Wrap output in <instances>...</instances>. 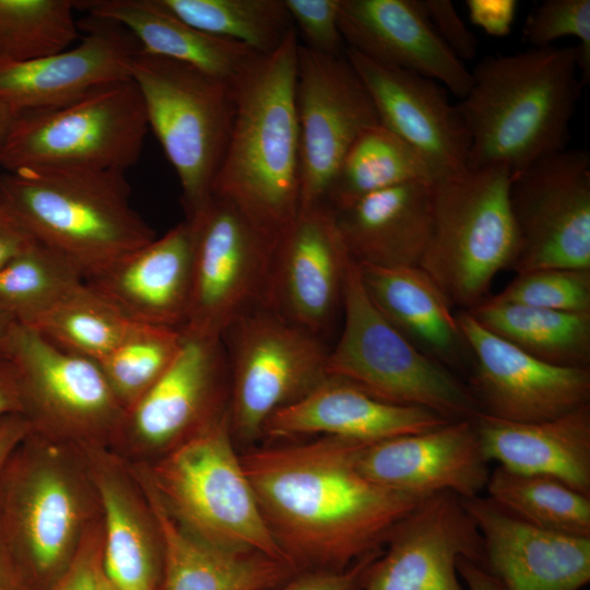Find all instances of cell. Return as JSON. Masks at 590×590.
I'll use <instances>...</instances> for the list:
<instances>
[{"label": "cell", "mask_w": 590, "mask_h": 590, "mask_svg": "<svg viewBox=\"0 0 590 590\" xmlns=\"http://www.w3.org/2000/svg\"><path fill=\"white\" fill-rule=\"evenodd\" d=\"M299 44L293 27L235 81L234 125L212 187L213 196L233 202L278 239L300 212Z\"/></svg>", "instance_id": "cell-3"}, {"label": "cell", "mask_w": 590, "mask_h": 590, "mask_svg": "<svg viewBox=\"0 0 590 590\" xmlns=\"http://www.w3.org/2000/svg\"><path fill=\"white\" fill-rule=\"evenodd\" d=\"M448 422L429 410L388 403L349 381L327 377L300 399L275 411L262 435L275 439L321 435L373 444Z\"/></svg>", "instance_id": "cell-27"}, {"label": "cell", "mask_w": 590, "mask_h": 590, "mask_svg": "<svg viewBox=\"0 0 590 590\" xmlns=\"http://www.w3.org/2000/svg\"><path fill=\"white\" fill-rule=\"evenodd\" d=\"M0 200L86 280L156 238L133 209L125 172L33 166L0 176Z\"/></svg>", "instance_id": "cell-4"}, {"label": "cell", "mask_w": 590, "mask_h": 590, "mask_svg": "<svg viewBox=\"0 0 590 590\" xmlns=\"http://www.w3.org/2000/svg\"><path fill=\"white\" fill-rule=\"evenodd\" d=\"M510 170L489 165L433 180L430 228L418 267L451 306L471 310L495 275L511 269L519 238L511 212Z\"/></svg>", "instance_id": "cell-7"}, {"label": "cell", "mask_w": 590, "mask_h": 590, "mask_svg": "<svg viewBox=\"0 0 590 590\" xmlns=\"http://www.w3.org/2000/svg\"><path fill=\"white\" fill-rule=\"evenodd\" d=\"M457 318L474 361L469 389L482 413L532 423L590 403V367L546 363L493 333L468 310Z\"/></svg>", "instance_id": "cell-17"}, {"label": "cell", "mask_w": 590, "mask_h": 590, "mask_svg": "<svg viewBox=\"0 0 590 590\" xmlns=\"http://www.w3.org/2000/svg\"><path fill=\"white\" fill-rule=\"evenodd\" d=\"M523 37L532 47H547L563 37L579 39L578 68L582 85L590 80V0H546L527 16Z\"/></svg>", "instance_id": "cell-42"}, {"label": "cell", "mask_w": 590, "mask_h": 590, "mask_svg": "<svg viewBox=\"0 0 590 590\" xmlns=\"http://www.w3.org/2000/svg\"><path fill=\"white\" fill-rule=\"evenodd\" d=\"M473 420L365 445L361 471L388 488L428 497L450 492L461 499L481 496L491 471Z\"/></svg>", "instance_id": "cell-22"}, {"label": "cell", "mask_w": 590, "mask_h": 590, "mask_svg": "<svg viewBox=\"0 0 590 590\" xmlns=\"http://www.w3.org/2000/svg\"><path fill=\"white\" fill-rule=\"evenodd\" d=\"M194 224L185 219L84 282L133 323L181 329L192 282Z\"/></svg>", "instance_id": "cell-26"}, {"label": "cell", "mask_w": 590, "mask_h": 590, "mask_svg": "<svg viewBox=\"0 0 590 590\" xmlns=\"http://www.w3.org/2000/svg\"><path fill=\"white\" fill-rule=\"evenodd\" d=\"M95 590H119L104 574L103 569L98 576Z\"/></svg>", "instance_id": "cell-55"}, {"label": "cell", "mask_w": 590, "mask_h": 590, "mask_svg": "<svg viewBox=\"0 0 590 590\" xmlns=\"http://www.w3.org/2000/svg\"><path fill=\"white\" fill-rule=\"evenodd\" d=\"M31 432V424L23 415H9L0 420V473L13 450Z\"/></svg>", "instance_id": "cell-51"}, {"label": "cell", "mask_w": 590, "mask_h": 590, "mask_svg": "<svg viewBox=\"0 0 590 590\" xmlns=\"http://www.w3.org/2000/svg\"><path fill=\"white\" fill-rule=\"evenodd\" d=\"M137 324L83 281L31 328L57 346L96 362Z\"/></svg>", "instance_id": "cell-38"}, {"label": "cell", "mask_w": 590, "mask_h": 590, "mask_svg": "<svg viewBox=\"0 0 590 590\" xmlns=\"http://www.w3.org/2000/svg\"><path fill=\"white\" fill-rule=\"evenodd\" d=\"M473 421L489 462L553 477L590 496V403L542 422H508L482 412Z\"/></svg>", "instance_id": "cell-29"}, {"label": "cell", "mask_w": 590, "mask_h": 590, "mask_svg": "<svg viewBox=\"0 0 590 590\" xmlns=\"http://www.w3.org/2000/svg\"><path fill=\"white\" fill-rule=\"evenodd\" d=\"M188 24L241 43L260 55L275 50L294 27L284 0H157Z\"/></svg>", "instance_id": "cell-37"}, {"label": "cell", "mask_w": 590, "mask_h": 590, "mask_svg": "<svg viewBox=\"0 0 590 590\" xmlns=\"http://www.w3.org/2000/svg\"><path fill=\"white\" fill-rule=\"evenodd\" d=\"M0 590H40L0 531Z\"/></svg>", "instance_id": "cell-49"}, {"label": "cell", "mask_w": 590, "mask_h": 590, "mask_svg": "<svg viewBox=\"0 0 590 590\" xmlns=\"http://www.w3.org/2000/svg\"><path fill=\"white\" fill-rule=\"evenodd\" d=\"M485 491L494 504L527 523L590 538V496L558 480L497 467L491 472Z\"/></svg>", "instance_id": "cell-35"}, {"label": "cell", "mask_w": 590, "mask_h": 590, "mask_svg": "<svg viewBox=\"0 0 590 590\" xmlns=\"http://www.w3.org/2000/svg\"><path fill=\"white\" fill-rule=\"evenodd\" d=\"M365 445L321 436L240 455L267 526L297 571H340L382 551L425 498L368 479L358 467Z\"/></svg>", "instance_id": "cell-1"}, {"label": "cell", "mask_w": 590, "mask_h": 590, "mask_svg": "<svg viewBox=\"0 0 590 590\" xmlns=\"http://www.w3.org/2000/svg\"><path fill=\"white\" fill-rule=\"evenodd\" d=\"M339 26L346 45L375 61L441 84L459 99L471 71L444 44L420 0H341Z\"/></svg>", "instance_id": "cell-24"}, {"label": "cell", "mask_w": 590, "mask_h": 590, "mask_svg": "<svg viewBox=\"0 0 590 590\" xmlns=\"http://www.w3.org/2000/svg\"><path fill=\"white\" fill-rule=\"evenodd\" d=\"M32 432L84 446L111 448L125 409L91 358L63 350L15 323L8 343Z\"/></svg>", "instance_id": "cell-12"}, {"label": "cell", "mask_w": 590, "mask_h": 590, "mask_svg": "<svg viewBox=\"0 0 590 590\" xmlns=\"http://www.w3.org/2000/svg\"><path fill=\"white\" fill-rule=\"evenodd\" d=\"M341 314L342 329L327 357L328 377L388 403L429 410L449 422L474 420L481 412L469 387L379 311L354 260L346 272Z\"/></svg>", "instance_id": "cell-8"}, {"label": "cell", "mask_w": 590, "mask_h": 590, "mask_svg": "<svg viewBox=\"0 0 590 590\" xmlns=\"http://www.w3.org/2000/svg\"><path fill=\"white\" fill-rule=\"evenodd\" d=\"M352 260L333 210H302L275 244L263 305L326 340L342 312Z\"/></svg>", "instance_id": "cell-18"}, {"label": "cell", "mask_w": 590, "mask_h": 590, "mask_svg": "<svg viewBox=\"0 0 590 590\" xmlns=\"http://www.w3.org/2000/svg\"><path fill=\"white\" fill-rule=\"evenodd\" d=\"M36 239L0 200V268Z\"/></svg>", "instance_id": "cell-48"}, {"label": "cell", "mask_w": 590, "mask_h": 590, "mask_svg": "<svg viewBox=\"0 0 590 590\" xmlns=\"http://www.w3.org/2000/svg\"><path fill=\"white\" fill-rule=\"evenodd\" d=\"M154 515L162 544L160 590H267L299 573L255 552L214 545L180 524L165 508L143 469L130 463Z\"/></svg>", "instance_id": "cell-28"}, {"label": "cell", "mask_w": 590, "mask_h": 590, "mask_svg": "<svg viewBox=\"0 0 590 590\" xmlns=\"http://www.w3.org/2000/svg\"><path fill=\"white\" fill-rule=\"evenodd\" d=\"M229 366V424L234 439L250 442L268 418L328 376L326 340L261 304L222 334Z\"/></svg>", "instance_id": "cell-11"}, {"label": "cell", "mask_w": 590, "mask_h": 590, "mask_svg": "<svg viewBox=\"0 0 590 590\" xmlns=\"http://www.w3.org/2000/svg\"><path fill=\"white\" fill-rule=\"evenodd\" d=\"M487 297L498 303L590 312V270L541 269L520 273L502 292Z\"/></svg>", "instance_id": "cell-41"}, {"label": "cell", "mask_w": 590, "mask_h": 590, "mask_svg": "<svg viewBox=\"0 0 590 590\" xmlns=\"http://www.w3.org/2000/svg\"><path fill=\"white\" fill-rule=\"evenodd\" d=\"M345 57L367 90L379 123L408 143L435 179L468 169L470 137L457 104L441 84L351 48L345 49Z\"/></svg>", "instance_id": "cell-20"}, {"label": "cell", "mask_w": 590, "mask_h": 590, "mask_svg": "<svg viewBox=\"0 0 590 590\" xmlns=\"http://www.w3.org/2000/svg\"><path fill=\"white\" fill-rule=\"evenodd\" d=\"M68 49L23 62L0 61V99L15 111L61 107L130 79L139 44L120 24L88 16Z\"/></svg>", "instance_id": "cell-21"}, {"label": "cell", "mask_w": 590, "mask_h": 590, "mask_svg": "<svg viewBox=\"0 0 590 590\" xmlns=\"http://www.w3.org/2000/svg\"><path fill=\"white\" fill-rule=\"evenodd\" d=\"M16 322L0 308V359L8 358V343Z\"/></svg>", "instance_id": "cell-54"}, {"label": "cell", "mask_w": 590, "mask_h": 590, "mask_svg": "<svg viewBox=\"0 0 590 590\" xmlns=\"http://www.w3.org/2000/svg\"><path fill=\"white\" fill-rule=\"evenodd\" d=\"M17 111L0 99V161L9 142Z\"/></svg>", "instance_id": "cell-53"}, {"label": "cell", "mask_w": 590, "mask_h": 590, "mask_svg": "<svg viewBox=\"0 0 590 590\" xmlns=\"http://www.w3.org/2000/svg\"><path fill=\"white\" fill-rule=\"evenodd\" d=\"M483 327L550 364L589 367L590 312H566L485 298L468 310Z\"/></svg>", "instance_id": "cell-33"}, {"label": "cell", "mask_w": 590, "mask_h": 590, "mask_svg": "<svg viewBox=\"0 0 590 590\" xmlns=\"http://www.w3.org/2000/svg\"><path fill=\"white\" fill-rule=\"evenodd\" d=\"M181 341V329L137 324L115 349L96 361L125 410L164 374Z\"/></svg>", "instance_id": "cell-40"}, {"label": "cell", "mask_w": 590, "mask_h": 590, "mask_svg": "<svg viewBox=\"0 0 590 590\" xmlns=\"http://www.w3.org/2000/svg\"><path fill=\"white\" fill-rule=\"evenodd\" d=\"M517 7L515 0L467 1L472 23L493 36H505L509 33Z\"/></svg>", "instance_id": "cell-47"}, {"label": "cell", "mask_w": 590, "mask_h": 590, "mask_svg": "<svg viewBox=\"0 0 590 590\" xmlns=\"http://www.w3.org/2000/svg\"><path fill=\"white\" fill-rule=\"evenodd\" d=\"M78 10L120 24L140 50L235 82L260 56L248 46L208 34L177 17L157 0H80Z\"/></svg>", "instance_id": "cell-31"}, {"label": "cell", "mask_w": 590, "mask_h": 590, "mask_svg": "<svg viewBox=\"0 0 590 590\" xmlns=\"http://www.w3.org/2000/svg\"><path fill=\"white\" fill-rule=\"evenodd\" d=\"M432 182L389 187L333 210L344 245L357 264L418 267L430 228Z\"/></svg>", "instance_id": "cell-30"}, {"label": "cell", "mask_w": 590, "mask_h": 590, "mask_svg": "<svg viewBox=\"0 0 590 590\" xmlns=\"http://www.w3.org/2000/svg\"><path fill=\"white\" fill-rule=\"evenodd\" d=\"M471 76L457 104L470 137L468 168L503 165L515 175L566 149L585 87L577 46L486 57Z\"/></svg>", "instance_id": "cell-2"}, {"label": "cell", "mask_w": 590, "mask_h": 590, "mask_svg": "<svg viewBox=\"0 0 590 590\" xmlns=\"http://www.w3.org/2000/svg\"><path fill=\"white\" fill-rule=\"evenodd\" d=\"M519 249L511 269L590 270V154L564 149L512 175Z\"/></svg>", "instance_id": "cell-15"}, {"label": "cell", "mask_w": 590, "mask_h": 590, "mask_svg": "<svg viewBox=\"0 0 590 590\" xmlns=\"http://www.w3.org/2000/svg\"><path fill=\"white\" fill-rule=\"evenodd\" d=\"M15 414L23 415L19 377L13 363L4 358L0 359V420Z\"/></svg>", "instance_id": "cell-50"}, {"label": "cell", "mask_w": 590, "mask_h": 590, "mask_svg": "<svg viewBox=\"0 0 590 590\" xmlns=\"http://www.w3.org/2000/svg\"><path fill=\"white\" fill-rule=\"evenodd\" d=\"M484 547L483 568L504 590H581L590 581V538L540 529L489 498L462 499Z\"/></svg>", "instance_id": "cell-23"}, {"label": "cell", "mask_w": 590, "mask_h": 590, "mask_svg": "<svg viewBox=\"0 0 590 590\" xmlns=\"http://www.w3.org/2000/svg\"><path fill=\"white\" fill-rule=\"evenodd\" d=\"M130 79L143 99L149 130L173 165L186 219L212 197L236 113L235 82L140 50Z\"/></svg>", "instance_id": "cell-9"}, {"label": "cell", "mask_w": 590, "mask_h": 590, "mask_svg": "<svg viewBox=\"0 0 590 590\" xmlns=\"http://www.w3.org/2000/svg\"><path fill=\"white\" fill-rule=\"evenodd\" d=\"M434 179L430 168L408 143L377 123L362 132L346 152L326 204L339 210L389 187Z\"/></svg>", "instance_id": "cell-34"}, {"label": "cell", "mask_w": 590, "mask_h": 590, "mask_svg": "<svg viewBox=\"0 0 590 590\" xmlns=\"http://www.w3.org/2000/svg\"><path fill=\"white\" fill-rule=\"evenodd\" d=\"M181 331L168 368L125 410L111 449L127 461H154L228 410L229 366L222 338Z\"/></svg>", "instance_id": "cell-14"}, {"label": "cell", "mask_w": 590, "mask_h": 590, "mask_svg": "<svg viewBox=\"0 0 590 590\" xmlns=\"http://www.w3.org/2000/svg\"><path fill=\"white\" fill-rule=\"evenodd\" d=\"M149 131L142 96L131 79L68 105L19 111L0 161L7 172L71 166L125 172Z\"/></svg>", "instance_id": "cell-10"}, {"label": "cell", "mask_w": 590, "mask_h": 590, "mask_svg": "<svg viewBox=\"0 0 590 590\" xmlns=\"http://www.w3.org/2000/svg\"><path fill=\"white\" fill-rule=\"evenodd\" d=\"M191 220L194 249L185 331L222 338L263 304L276 238L229 200L213 196Z\"/></svg>", "instance_id": "cell-13"}, {"label": "cell", "mask_w": 590, "mask_h": 590, "mask_svg": "<svg viewBox=\"0 0 590 590\" xmlns=\"http://www.w3.org/2000/svg\"><path fill=\"white\" fill-rule=\"evenodd\" d=\"M71 0H0V61L23 62L80 39Z\"/></svg>", "instance_id": "cell-39"}, {"label": "cell", "mask_w": 590, "mask_h": 590, "mask_svg": "<svg viewBox=\"0 0 590 590\" xmlns=\"http://www.w3.org/2000/svg\"><path fill=\"white\" fill-rule=\"evenodd\" d=\"M81 447L31 432L0 473V531L40 590H50L101 520Z\"/></svg>", "instance_id": "cell-5"}, {"label": "cell", "mask_w": 590, "mask_h": 590, "mask_svg": "<svg viewBox=\"0 0 590 590\" xmlns=\"http://www.w3.org/2000/svg\"><path fill=\"white\" fill-rule=\"evenodd\" d=\"M341 0H284L297 36L305 47L323 55L342 56L346 45L339 26Z\"/></svg>", "instance_id": "cell-43"}, {"label": "cell", "mask_w": 590, "mask_h": 590, "mask_svg": "<svg viewBox=\"0 0 590 590\" xmlns=\"http://www.w3.org/2000/svg\"><path fill=\"white\" fill-rule=\"evenodd\" d=\"M457 569L468 590H504L494 576L474 563L459 559Z\"/></svg>", "instance_id": "cell-52"}, {"label": "cell", "mask_w": 590, "mask_h": 590, "mask_svg": "<svg viewBox=\"0 0 590 590\" xmlns=\"http://www.w3.org/2000/svg\"><path fill=\"white\" fill-rule=\"evenodd\" d=\"M459 559L484 564L481 533L453 493L425 497L397 527L362 590H463Z\"/></svg>", "instance_id": "cell-19"}, {"label": "cell", "mask_w": 590, "mask_h": 590, "mask_svg": "<svg viewBox=\"0 0 590 590\" xmlns=\"http://www.w3.org/2000/svg\"><path fill=\"white\" fill-rule=\"evenodd\" d=\"M81 448L101 504L104 574L119 590H160L158 528L129 462L106 446Z\"/></svg>", "instance_id": "cell-25"}, {"label": "cell", "mask_w": 590, "mask_h": 590, "mask_svg": "<svg viewBox=\"0 0 590 590\" xmlns=\"http://www.w3.org/2000/svg\"><path fill=\"white\" fill-rule=\"evenodd\" d=\"M296 110L300 141V211L326 204L351 145L379 123L373 101L345 54L298 47Z\"/></svg>", "instance_id": "cell-16"}, {"label": "cell", "mask_w": 590, "mask_h": 590, "mask_svg": "<svg viewBox=\"0 0 590 590\" xmlns=\"http://www.w3.org/2000/svg\"><path fill=\"white\" fill-rule=\"evenodd\" d=\"M137 463L168 512L196 535L291 565L235 451L228 410L154 461Z\"/></svg>", "instance_id": "cell-6"}, {"label": "cell", "mask_w": 590, "mask_h": 590, "mask_svg": "<svg viewBox=\"0 0 590 590\" xmlns=\"http://www.w3.org/2000/svg\"><path fill=\"white\" fill-rule=\"evenodd\" d=\"M381 552L371 553L340 571H299L284 583L267 590H362L368 568Z\"/></svg>", "instance_id": "cell-46"}, {"label": "cell", "mask_w": 590, "mask_h": 590, "mask_svg": "<svg viewBox=\"0 0 590 590\" xmlns=\"http://www.w3.org/2000/svg\"><path fill=\"white\" fill-rule=\"evenodd\" d=\"M358 267L379 311L426 355L453 365L467 345L457 315L435 281L420 267Z\"/></svg>", "instance_id": "cell-32"}, {"label": "cell", "mask_w": 590, "mask_h": 590, "mask_svg": "<svg viewBox=\"0 0 590 590\" xmlns=\"http://www.w3.org/2000/svg\"><path fill=\"white\" fill-rule=\"evenodd\" d=\"M424 13L444 44L462 62L476 56L477 39L449 0H420Z\"/></svg>", "instance_id": "cell-44"}, {"label": "cell", "mask_w": 590, "mask_h": 590, "mask_svg": "<svg viewBox=\"0 0 590 590\" xmlns=\"http://www.w3.org/2000/svg\"><path fill=\"white\" fill-rule=\"evenodd\" d=\"M103 569L102 518L85 535L73 562L50 590H95Z\"/></svg>", "instance_id": "cell-45"}, {"label": "cell", "mask_w": 590, "mask_h": 590, "mask_svg": "<svg viewBox=\"0 0 590 590\" xmlns=\"http://www.w3.org/2000/svg\"><path fill=\"white\" fill-rule=\"evenodd\" d=\"M83 281L70 260L35 240L0 268V308L32 327Z\"/></svg>", "instance_id": "cell-36"}]
</instances>
